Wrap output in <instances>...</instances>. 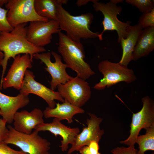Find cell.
Returning <instances> with one entry per match:
<instances>
[{
  "instance_id": "cell-1",
  "label": "cell",
  "mask_w": 154,
  "mask_h": 154,
  "mask_svg": "<svg viewBox=\"0 0 154 154\" xmlns=\"http://www.w3.org/2000/svg\"><path fill=\"white\" fill-rule=\"evenodd\" d=\"M27 23L19 25L9 32H0V51L4 56L2 62V72L0 82L2 84L8 62L11 58L14 59L21 54H28L33 61V55L37 53L46 52L44 47H38L30 42L27 37Z\"/></svg>"
},
{
  "instance_id": "cell-2",
  "label": "cell",
  "mask_w": 154,
  "mask_h": 154,
  "mask_svg": "<svg viewBox=\"0 0 154 154\" xmlns=\"http://www.w3.org/2000/svg\"><path fill=\"white\" fill-rule=\"evenodd\" d=\"M67 0H57L56 21L60 29L66 33V35L72 40L80 42L81 39H86L98 37V32H94L90 29L94 19L90 13L78 16H73L62 7L66 4Z\"/></svg>"
},
{
  "instance_id": "cell-3",
  "label": "cell",
  "mask_w": 154,
  "mask_h": 154,
  "mask_svg": "<svg viewBox=\"0 0 154 154\" xmlns=\"http://www.w3.org/2000/svg\"><path fill=\"white\" fill-rule=\"evenodd\" d=\"M58 34V50L67 68L75 71L77 76L85 80L94 75L95 72L84 60L85 52L81 42L72 40L61 31Z\"/></svg>"
},
{
  "instance_id": "cell-4",
  "label": "cell",
  "mask_w": 154,
  "mask_h": 154,
  "mask_svg": "<svg viewBox=\"0 0 154 154\" xmlns=\"http://www.w3.org/2000/svg\"><path fill=\"white\" fill-rule=\"evenodd\" d=\"M93 3V7L95 11H100L104 16L102 21L103 29L98 35V37L99 40H102V35L105 31H115L118 35V42L120 43L122 38H124L127 37V30L131 23L130 21L122 22L117 18V15L122 11V7L110 1L105 3L95 0Z\"/></svg>"
},
{
  "instance_id": "cell-5",
  "label": "cell",
  "mask_w": 154,
  "mask_h": 154,
  "mask_svg": "<svg viewBox=\"0 0 154 154\" xmlns=\"http://www.w3.org/2000/svg\"><path fill=\"white\" fill-rule=\"evenodd\" d=\"M98 68L103 74V78L93 87L97 90H104L106 87L108 88L120 82L130 83L137 80L132 69L118 62L103 60L99 63Z\"/></svg>"
},
{
  "instance_id": "cell-6",
  "label": "cell",
  "mask_w": 154,
  "mask_h": 154,
  "mask_svg": "<svg viewBox=\"0 0 154 154\" xmlns=\"http://www.w3.org/2000/svg\"><path fill=\"white\" fill-rule=\"evenodd\" d=\"M8 137L4 142L14 145L27 154H46L50 149V143L38 134L34 130L30 134L22 133L16 130L9 125Z\"/></svg>"
},
{
  "instance_id": "cell-7",
  "label": "cell",
  "mask_w": 154,
  "mask_h": 154,
  "mask_svg": "<svg viewBox=\"0 0 154 154\" xmlns=\"http://www.w3.org/2000/svg\"><path fill=\"white\" fill-rule=\"evenodd\" d=\"M34 0H9L5 5L8 10V21L12 27L29 22L49 21L48 19L42 17L36 13L34 7Z\"/></svg>"
},
{
  "instance_id": "cell-8",
  "label": "cell",
  "mask_w": 154,
  "mask_h": 154,
  "mask_svg": "<svg viewBox=\"0 0 154 154\" xmlns=\"http://www.w3.org/2000/svg\"><path fill=\"white\" fill-rule=\"evenodd\" d=\"M143 106L137 112L133 113L130 125V134L126 139L119 143L129 146H134L136 138L142 129L154 125V102L148 96L141 99Z\"/></svg>"
},
{
  "instance_id": "cell-9",
  "label": "cell",
  "mask_w": 154,
  "mask_h": 154,
  "mask_svg": "<svg viewBox=\"0 0 154 154\" xmlns=\"http://www.w3.org/2000/svg\"><path fill=\"white\" fill-rule=\"evenodd\" d=\"M57 88L58 92L64 101L79 108L84 106L91 96L89 84L77 76L73 77L65 84L59 85Z\"/></svg>"
},
{
  "instance_id": "cell-10",
  "label": "cell",
  "mask_w": 154,
  "mask_h": 154,
  "mask_svg": "<svg viewBox=\"0 0 154 154\" xmlns=\"http://www.w3.org/2000/svg\"><path fill=\"white\" fill-rule=\"evenodd\" d=\"M33 58L40 60L41 63L46 66L44 69L51 76L50 88L53 90L56 89L59 85L65 84L73 77L67 73V66L62 62L61 56L54 51L37 53L33 55Z\"/></svg>"
},
{
  "instance_id": "cell-11",
  "label": "cell",
  "mask_w": 154,
  "mask_h": 154,
  "mask_svg": "<svg viewBox=\"0 0 154 154\" xmlns=\"http://www.w3.org/2000/svg\"><path fill=\"white\" fill-rule=\"evenodd\" d=\"M60 31L61 30L56 21H34L30 22L27 27V37L35 46L43 47L51 42L52 34Z\"/></svg>"
},
{
  "instance_id": "cell-12",
  "label": "cell",
  "mask_w": 154,
  "mask_h": 154,
  "mask_svg": "<svg viewBox=\"0 0 154 154\" xmlns=\"http://www.w3.org/2000/svg\"><path fill=\"white\" fill-rule=\"evenodd\" d=\"M33 73L27 70L25 73L23 82L20 94L29 96L30 94H35L42 98L47 103L48 107L54 108L56 106L55 100L62 102L64 100L58 92L49 88L35 80Z\"/></svg>"
},
{
  "instance_id": "cell-13",
  "label": "cell",
  "mask_w": 154,
  "mask_h": 154,
  "mask_svg": "<svg viewBox=\"0 0 154 154\" xmlns=\"http://www.w3.org/2000/svg\"><path fill=\"white\" fill-rule=\"evenodd\" d=\"M90 118L87 119L86 127H84L82 131L77 135L71 147L68 150L67 154H71L78 151L83 147L87 146L91 142H99L104 131L101 129L100 125L103 121L94 114L89 113Z\"/></svg>"
},
{
  "instance_id": "cell-14",
  "label": "cell",
  "mask_w": 154,
  "mask_h": 154,
  "mask_svg": "<svg viewBox=\"0 0 154 154\" xmlns=\"http://www.w3.org/2000/svg\"><path fill=\"white\" fill-rule=\"evenodd\" d=\"M13 59L6 76L3 78L2 87L4 89L13 87L20 90L26 70L32 67L33 61L28 54L18 55Z\"/></svg>"
},
{
  "instance_id": "cell-15",
  "label": "cell",
  "mask_w": 154,
  "mask_h": 154,
  "mask_svg": "<svg viewBox=\"0 0 154 154\" xmlns=\"http://www.w3.org/2000/svg\"><path fill=\"white\" fill-rule=\"evenodd\" d=\"M35 129L38 132L48 131L56 137L58 135L61 137L62 140L60 141L61 145L59 147L63 152L68 150V145L73 144L80 132L78 127H68L62 124L60 120L55 118H54L51 122H44L38 125Z\"/></svg>"
},
{
  "instance_id": "cell-16",
  "label": "cell",
  "mask_w": 154,
  "mask_h": 154,
  "mask_svg": "<svg viewBox=\"0 0 154 154\" xmlns=\"http://www.w3.org/2000/svg\"><path fill=\"white\" fill-rule=\"evenodd\" d=\"M43 112L35 108L31 112H17L13 118V128L21 133L29 134L38 125L44 122Z\"/></svg>"
},
{
  "instance_id": "cell-17",
  "label": "cell",
  "mask_w": 154,
  "mask_h": 154,
  "mask_svg": "<svg viewBox=\"0 0 154 154\" xmlns=\"http://www.w3.org/2000/svg\"><path fill=\"white\" fill-rule=\"evenodd\" d=\"M29 102L28 96L19 94L15 96H11L0 92V109L2 118L7 123H11L17 110L27 105Z\"/></svg>"
},
{
  "instance_id": "cell-18",
  "label": "cell",
  "mask_w": 154,
  "mask_h": 154,
  "mask_svg": "<svg viewBox=\"0 0 154 154\" xmlns=\"http://www.w3.org/2000/svg\"><path fill=\"white\" fill-rule=\"evenodd\" d=\"M143 28L138 24L130 25L127 30L126 38H122L120 43L122 50L121 59L119 63L127 66L132 60V54L138 38L143 30Z\"/></svg>"
},
{
  "instance_id": "cell-19",
  "label": "cell",
  "mask_w": 154,
  "mask_h": 154,
  "mask_svg": "<svg viewBox=\"0 0 154 154\" xmlns=\"http://www.w3.org/2000/svg\"><path fill=\"white\" fill-rule=\"evenodd\" d=\"M84 110L81 108L74 106L64 101L62 104L56 103L54 108L49 107L45 108L43 113L44 117L46 118L50 117L56 118L60 121L66 120L69 124L73 121V118L75 115L83 114Z\"/></svg>"
},
{
  "instance_id": "cell-20",
  "label": "cell",
  "mask_w": 154,
  "mask_h": 154,
  "mask_svg": "<svg viewBox=\"0 0 154 154\" xmlns=\"http://www.w3.org/2000/svg\"><path fill=\"white\" fill-rule=\"evenodd\" d=\"M154 49V27L143 30L132 54V60H137L148 55Z\"/></svg>"
},
{
  "instance_id": "cell-21",
  "label": "cell",
  "mask_w": 154,
  "mask_h": 154,
  "mask_svg": "<svg viewBox=\"0 0 154 154\" xmlns=\"http://www.w3.org/2000/svg\"><path fill=\"white\" fill-rule=\"evenodd\" d=\"M57 0H35L34 7L39 16L56 21Z\"/></svg>"
},
{
  "instance_id": "cell-22",
  "label": "cell",
  "mask_w": 154,
  "mask_h": 154,
  "mask_svg": "<svg viewBox=\"0 0 154 154\" xmlns=\"http://www.w3.org/2000/svg\"><path fill=\"white\" fill-rule=\"evenodd\" d=\"M145 133L138 136L136 143L139 145L137 154H145L149 150L154 151V125L146 128Z\"/></svg>"
},
{
  "instance_id": "cell-23",
  "label": "cell",
  "mask_w": 154,
  "mask_h": 154,
  "mask_svg": "<svg viewBox=\"0 0 154 154\" xmlns=\"http://www.w3.org/2000/svg\"><path fill=\"white\" fill-rule=\"evenodd\" d=\"M125 2L137 8L142 14L151 11L154 9V1L152 0H126Z\"/></svg>"
},
{
  "instance_id": "cell-24",
  "label": "cell",
  "mask_w": 154,
  "mask_h": 154,
  "mask_svg": "<svg viewBox=\"0 0 154 154\" xmlns=\"http://www.w3.org/2000/svg\"><path fill=\"white\" fill-rule=\"evenodd\" d=\"M138 23L143 29L154 27V9L150 12L142 14L139 18Z\"/></svg>"
},
{
  "instance_id": "cell-25",
  "label": "cell",
  "mask_w": 154,
  "mask_h": 154,
  "mask_svg": "<svg viewBox=\"0 0 154 154\" xmlns=\"http://www.w3.org/2000/svg\"><path fill=\"white\" fill-rule=\"evenodd\" d=\"M8 10L0 7V32H9L14 28L9 24L7 18Z\"/></svg>"
},
{
  "instance_id": "cell-26",
  "label": "cell",
  "mask_w": 154,
  "mask_h": 154,
  "mask_svg": "<svg viewBox=\"0 0 154 154\" xmlns=\"http://www.w3.org/2000/svg\"><path fill=\"white\" fill-rule=\"evenodd\" d=\"M137 150L134 146H129L128 147H117L112 149V154H137Z\"/></svg>"
},
{
  "instance_id": "cell-27",
  "label": "cell",
  "mask_w": 154,
  "mask_h": 154,
  "mask_svg": "<svg viewBox=\"0 0 154 154\" xmlns=\"http://www.w3.org/2000/svg\"><path fill=\"white\" fill-rule=\"evenodd\" d=\"M0 154H27L23 151L15 150L4 142L0 143Z\"/></svg>"
},
{
  "instance_id": "cell-28",
  "label": "cell",
  "mask_w": 154,
  "mask_h": 154,
  "mask_svg": "<svg viewBox=\"0 0 154 154\" xmlns=\"http://www.w3.org/2000/svg\"><path fill=\"white\" fill-rule=\"evenodd\" d=\"M6 123L5 120L0 118V143L4 142L9 135V130L6 126Z\"/></svg>"
},
{
  "instance_id": "cell-29",
  "label": "cell",
  "mask_w": 154,
  "mask_h": 154,
  "mask_svg": "<svg viewBox=\"0 0 154 154\" xmlns=\"http://www.w3.org/2000/svg\"><path fill=\"white\" fill-rule=\"evenodd\" d=\"M89 150L92 154H101L99 152V143L95 141L90 142L87 145Z\"/></svg>"
},
{
  "instance_id": "cell-30",
  "label": "cell",
  "mask_w": 154,
  "mask_h": 154,
  "mask_svg": "<svg viewBox=\"0 0 154 154\" xmlns=\"http://www.w3.org/2000/svg\"><path fill=\"white\" fill-rule=\"evenodd\" d=\"M95 0H78L76 2L77 5L79 7L85 5L89 2L92 3Z\"/></svg>"
},
{
  "instance_id": "cell-31",
  "label": "cell",
  "mask_w": 154,
  "mask_h": 154,
  "mask_svg": "<svg viewBox=\"0 0 154 154\" xmlns=\"http://www.w3.org/2000/svg\"><path fill=\"white\" fill-rule=\"evenodd\" d=\"M78 151L80 154H92L90 152L87 146L83 147Z\"/></svg>"
},
{
  "instance_id": "cell-32",
  "label": "cell",
  "mask_w": 154,
  "mask_h": 154,
  "mask_svg": "<svg viewBox=\"0 0 154 154\" xmlns=\"http://www.w3.org/2000/svg\"><path fill=\"white\" fill-rule=\"evenodd\" d=\"M9 0H0V7L4 5H5L8 2Z\"/></svg>"
},
{
  "instance_id": "cell-33",
  "label": "cell",
  "mask_w": 154,
  "mask_h": 154,
  "mask_svg": "<svg viewBox=\"0 0 154 154\" xmlns=\"http://www.w3.org/2000/svg\"><path fill=\"white\" fill-rule=\"evenodd\" d=\"M4 55L3 53L0 51V66H1L2 62L4 58Z\"/></svg>"
},
{
  "instance_id": "cell-34",
  "label": "cell",
  "mask_w": 154,
  "mask_h": 154,
  "mask_svg": "<svg viewBox=\"0 0 154 154\" xmlns=\"http://www.w3.org/2000/svg\"><path fill=\"white\" fill-rule=\"evenodd\" d=\"M110 1H111L112 3L116 4L117 3L120 2H123V0H110Z\"/></svg>"
},
{
  "instance_id": "cell-35",
  "label": "cell",
  "mask_w": 154,
  "mask_h": 154,
  "mask_svg": "<svg viewBox=\"0 0 154 154\" xmlns=\"http://www.w3.org/2000/svg\"><path fill=\"white\" fill-rule=\"evenodd\" d=\"M1 114H2L1 112V110L0 109V115H1Z\"/></svg>"
},
{
  "instance_id": "cell-36",
  "label": "cell",
  "mask_w": 154,
  "mask_h": 154,
  "mask_svg": "<svg viewBox=\"0 0 154 154\" xmlns=\"http://www.w3.org/2000/svg\"><path fill=\"white\" fill-rule=\"evenodd\" d=\"M46 154H51L49 152H47L46 153Z\"/></svg>"
}]
</instances>
